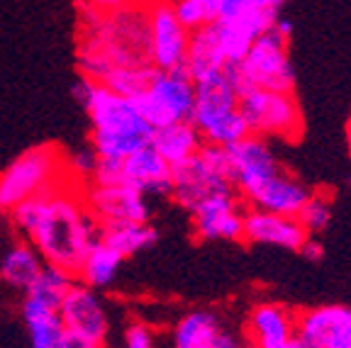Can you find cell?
I'll use <instances>...</instances> for the list:
<instances>
[{
    "instance_id": "obj_1",
    "label": "cell",
    "mask_w": 351,
    "mask_h": 348,
    "mask_svg": "<svg viewBox=\"0 0 351 348\" xmlns=\"http://www.w3.org/2000/svg\"><path fill=\"white\" fill-rule=\"evenodd\" d=\"M8 214L20 239L29 241L47 266L64 268L73 275L100 232L78 180L29 197Z\"/></svg>"
},
{
    "instance_id": "obj_32",
    "label": "cell",
    "mask_w": 351,
    "mask_h": 348,
    "mask_svg": "<svg viewBox=\"0 0 351 348\" xmlns=\"http://www.w3.org/2000/svg\"><path fill=\"white\" fill-rule=\"evenodd\" d=\"M244 346H247L244 334L237 332V329H232L230 324H225V327L219 329V334L213 341V348H244Z\"/></svg>"
},
{
    "instance_id": "obj_23",
    "label": "cell",
    "mask_w": 351,
    "mask_h": 348,
    "mask_svg": "<svg viewBox=\"0 0 351 348\" xmlns=\"http://www.w3.org/2000/svg\"><path fill=\"white\" fill-rule=\"evenodd\" d=\"M149 144L173 169V166L188 161L197 149L203 147V139H200V134H197V129L193 127L191 120H183L156 127L152 132V142Z\"/></svg>"
},
{
    "instance_id": "obj_6",
    "label": "cell",
    "mask_w": 351,
    "mask_h": 348,
    "mask_svg": "<svg viewBox=\"0 0 351 348\" xmlns=\"http://www.w3.org/2000/svg\"><path fill=\"white\" fill-rule=\"evenodd\" d=\"M69 180L76 178L69 173L66 153L59 147L42 144L27 149L0 171V210L10 212L20 202L42 195Z\"/></svg>"
},
{
    "instance_id": "obj_16",
    "label": "cell",
    "mask_w": 351,
    "mask_h": 348,
    "mask_svg": "<svg viewBox=\"0 0 351 348\" xmlns=\"http://www.w3.org/2000/svg\"><path fill=\"white\" fill-rule=\"evenodd\" d=\"M295 312L283 302H256L244 319V341L252 348H283L291 338H295Z\"/></svg>"
},
{
    "instance_id": "obj_18",
    "label": "cell",
    "mask_w": 351,
    "mask_h": 348,
    "mask_svg": "<svg viewBox=\"0 0 351 348\" xmlns=\"http://www.w3.org/2000/svg\"><path fill=\"white\" fill-rule=\"evenodd\" d=\"M171 175L173 169L166 164L159 153L154 151L152 144L137 149L127 158L120 161V183L130 185L142 195H169Z\"/></svg>"
},
{
    "instance_id": "obj_35",
    "label": "cell",
    "mask_w": 351,
    "mask_h": 348,
    "mask_svg": "<svg viewBox=\"0 0 351 348\" xmlns=\"http://www.w3.org/2000/svg\"><path fill=\"white\" fill-rule=\"evenodd\" d=\"M64 348H108V346L105 343L86 341V338H78V336H66Z\"/></svg>"
},
{
    "instance_id": "obj_7",
    "label": "cell",
    "mask_w": 351,
    "mask_h": 348,
    "mask_svg": "<svg viewBox=\"0 0 351 348\" xmlns=\"http://www.w3.org/2000/svg\"><path fill=\"white\" fill-rule=\"evenodd\" d=\"M237 90H293L295 88V73H293L291 56H288V37L276 27L258 34L241 56L239 64L227 66Z\"/></svg>"
},
{
    "instance_id": "obj_33",
    "label": "cell",
    "mask_w": 351,
    "mask_h": 348,
    "mask_svg": "<svg viewBox=\"0 0 351 348\" xmlns=\"http://www.w3.org/2000/svg\"><path fill=\"white\" fill-rule=\"evenodd\" d=\"M78 5L83 10H95V12H110V10H117L122 5H130L125 0H78Z\"/></svg>"
},
{
    "instance_id": "obj_38",
    "label": "cell",
    "mask_w": 351,
    "mask_h": 348,
    "mask_svg": "<svg viewBox=\"0 0 351 348\" xmlns=\"http://www.w3.org/2000/svg\"><path fill=\"white\" fill-rule=\"evenodd\" d=\"M346 144H349V156H351V120H349V127H346Z\"/></svg>"
},
{
    "instance_id": "obj_39",
    "label": "cell",
    "mask_w": 351,
    "mask_h": 348,
    "mask_svg": "<svg viewBox=\"0 0 351 348\" xmlns=\"http://www.w3.org/2000/svg\"><path fill=\"white\" fill-rule=\"evenodd\" d=\"M125 3H130L132 5V3H144V0H125Z\"/></svg>"
},
{
    "instance_id": "obj_5",
    "label": "cell",
    "mask_w": 351,
    "mask_h": 348,
    "mask_svg": "<svg viewBox=\"0 0 351 348\" xmlns=\"http://www.w3.org/2000/svg\"><path fill=\"white\" fill-rule=\"evenodd\" d=\"M191 122L203 144L213 147H230L249 134L239 110V90L227 69L195 81Z\"/></svg>"
},
{
    "instance_id": "obj_26",
    "label": "cell",
    "mask_w": 351,
    "mask_h": 348,
    "mask_svg": "<svg viewBox=\"0 0 351 348\" xmlns=\"http://www.w3.org/2000/svg\"><path fill=\"white\" fill-rule=\"evenodd\" d=\"M29 348H64L66 329L59 312H20Z\"/></svg>"
},
{
    "instance_id": "obj_19",
    "label": "cell",
    "mask_w": 351,
    "mask_h": 348,
    "mask_svg": "<svg viewBox=\"0 0 351 348\" xmlns=\"http://www.w3.org/2000/svg\"><path fill=\"white\" fill-rule=\"evenodd\" d=\"M73 283H76L73 273L44 263L32 285L22 293L20 312H59L61 299Z\"/></svg>"
},
{
    "instance_id": "obj_17",
    "label": "cell",
    "mask_w": 351,
    "mask_h": 348,
    "mask_svg": "<svg viewBox=\"0 0 351 348\" xmlns=\"http://www.w3.org/2000/svg\"><path fill=\"white\" fill-rule=\"evenodd\" d=\"M305 239L307 232L293 214H276L266 212V210H249V207L244 212V236H241V241L298 251L305 244Z\"/></svg>"
},
{
    "instance_id": "obj_28",
    "label": "cell",
    "mask_w": 351,
    "mask_h": 348,
    "mask_svg": "<svg viewBox=\"0 0 351 348\" xmlns=\"http://www.w3.org/2000/svg\"><path fill=\"white\" fill-rule=\"evenodd\" d=\"M295 217L300 222V227L307 232V236H315L319 232H324L329 227V222H332V202H329L327 195L313 192Z\"/></svg>"
},
{
    "instance_id": "obj_20",
    "label": "cell",
    "mask_w": 351,
    "mask_h": 348,
    "mask_svg": "<svg viewBox=\"0 0 351 348\" xmlns=\"http://www.w3.org/2000/svg\"><path fill=\"white\" fill-rule=\"evenodd\" d=\"M44 261L34 246L25 239H12L5 249L0 251V283L10 290L25 293L39 275Z\"/></svg>"
},
{
    "instance_id": "obj_9",
    "label": "cell",
    "mask_w": 351,
    "mask_h": 348,
    "mask_svg": "<svg viewBox=\"0 0 351 348\" xmlns=\"http://www.w3.org/2000/svg\"><path fill=\"white\" fill-rule=\"evenodd\" d=\"M239 110L247 132L261 139H298L302 134V112L293 90H252L239 92Z\"/></svg>"
},
{
    "instance_id": "obj_8",
    "label": "cell",
    "mask_w": 351,
    "mask_h": 348,
    "mask_svg": "<svg viewBox=\"0 0 351 348\" xmlns=\"http://www.w3.org/2000/svg\"><path fill=\"white\" fill-rule=\"evenodd\" d=\"M219 192H234L225 147L203 144L188 161L173 166L169 197H173L183 210L191 212L193 207Z\"/></svg>"
},
{
    "instance_id": "obj_27",
    "label": "cell",
    "mask_w": 351,
    "mask_h": 348,
    "mask_svg": "<svg viewBox=\"0 0 351 348\" xmlns=\"http://www.w3.org/2000/svg\"><path fill=\"white\" fill-rule=\"evenodd\" d=\"M154 69L152 64H139V66H117V69H110L100 83L108 86L110 90L120 92L125 98H137L139 92L147 88V83L152 81L154 76Z\"/></svg>"
},
{
    "instance_id": "obj_30",
    "label": "cell",
    "mask_w": 351,
    "mask_h": 348,
    "mask_svg": "<svg viewBox=\"0 0 351 348\" xmlns=\"http://www.w3.org/2000/svg\"><path fill=\"white\" fill-rule=\"evenodd\" d=\"M169 3L173 15L178 17V22L188 32L205 27V25H210L215 20L213 10L205 5V0H169Z\"/></svg>"
},
{
    "instance_id": "obj_42",
    "label": "cell",
    "mask_w": 351,
    "mask_h": 348,
    "mask_svg": "<svg viewBox=\"0 0 351 348\" xmlns=\"http://www.w3.org/2000/svg\"><path fill=\"white\" fill-rule=\"evenodd\" d=\"M349 185H351V178H349Z\"/></svg>"
},
{
    "instance_id": "obj_12",
    "label": "cell",
    "mask_w": 351,
    "mask_h": 348,
    "mask_svg": "<svg viewBox=\"0 0 351 348\" xmlns=\"http://www.w3.org/2000/svg\"><path fill=\"white\" fill-rule=\"evenodd\" d=\"M147 20H149V59H152V66L154 69H161V71L183 69L191 32L173 15L171 3H166V0L147 3Z\"/></svg>"
},
{
    "instance_id": "obj_31",
    "label": "cell",
    "mask_w": 351,
    "mask_h": 348,
    "mask_svg": "<svg viewBox=\"0 0 351 348\" xmlns=\"http://www.w3.org/2000/svg\"><path fill=\"white\" fill-rule=\"evenodd\" d=\"M120 348H156V334H154V329L142 319L127 321L125 329H122Z\"/></svg>"
},
{
    "instance_id": "obj_36",
    "label": "cell",
    "mask_w": 351,
    "mask_h": 348,
    "mask_svg": "<svg viewBox=\"0 0 351 348\" xmlns=\"http://www.w3.org/2000/svg\"><path fill=\"white\" fill-rule=\"evenodd\" d=\"M283 348H305V343H302V341H300V338H298V336H295V338H291V341L285 343V346H283Z\"/></svg>"
},
{
    "instance_id": "obj_22",
    "label": "cell",
    "mask_w": 351,
    "mask_h": 348,
    "mask_svg": "<svg viewBox=\"0 0 351 348\" xmlns=\"http://www.w3.org/2000/svg\"><path fill=\"white\" fill-rule=\"evenodd\" d=\"M225 69L227 61L222 56V49H219L217 32H215L213 22L200 29H193L191 39H188L186 64H183V71L193 78V83L210 76V73L225 71Z\"/></svg>"
},
{
    "instance_id": "obj_37",
    "label": "cell",
    "mask_w": 351,
    "mask_h": 348,
    "mask_svg": "<svg viewBox=\"0 0 351 348\" xmlns=\"http://www.w3.org/2000/svg\"><path fill=\"white\" fill-rule=\"evenodd\" d=\"M3 229H5V212L0 210V239H3Z\"/></svg>"
},
{
    "instance_id": "obj_40",
    "label": "cell",
    "mask_w": 351,
    "mask_h": 348,
    "mask_svg": "<svg viewBox=\"0 0 351 348\" xmlns=\"http://www.w3.org/2000/svg\"><path fill=\"white\" fill-rule=\"evenodd\" d=\"M144 3H154V0H144ZM166 3H169V0H166Z\"/></svg>"
},
{
    "instance_id": "obj_34",
    "label": "cell",
    "mask_w": 351,
    "mask_h": 348,
    "mask_svg": "<svg viewBox=\"0 0 351 348\" xmlns=\"http://www.w3.org/2000/svg\"><path fill=\"white\" fill-rule=\"evenodd\" d=\"M298 253H300L302 258H307V261H313V263H317V261H322V256H324V249H322V244H319L315 236H307L305 239V244L298 249Z\"/></svg>"
},
{
    "instance_id": "obj_3",
    "label": "cell",
    "mask_w": 351,
    "mask_h": 348,
    "mask_svg": "<svg viewBox=\"0 0 351 348\" xmlns=\"http://www.w3.org/2000/svg\"><path fill=\"white\" fill-rule=\"evenodd\" d=\"M81 76L100 81L117 66L152 64L149 59L147 3H132L110 12L81 8V42H78Z\"/></svg>"
},
{
    "instance_id": "obj_21",
    "label": "cell",
    "mask_w": 351,
    "mask_h": 348,
    "mask_svg": "<svg viewBox=\"0 0 351 348\" xmlns=\"http://www.w3.org/2000/svg\"><path fill=\"white\" fill-rule=\"evenodd\" d=\"M227 321L215 310H191L171 327V348H213L215 336Z\"/></svg>"
},
{
    "instance_id": "obj_13",
    "label": "cell",
    "mask_w": 351,
    "mask_h": 348,
    "mask_svg": "<svg viewBox=\"0 0 351 348\" xmlns=\"http://www.w3.org/2000/svg\"><path fill=\"white\" fill-rule=\"evenodd\" d=\"M247 207L237 192H219L191 210V229L200 241H241Z\"/></svg>"
},
{
    "instance_id": "obj_29",
    "label": "cell",
    "mask_w": 351,
    "mask_h": 348,
    "mask_svg": "<svg viewBox=\"0 0 351 348\" xmlns=\"http://www.w3.org/2000/svg\"><path fill=\"white\" fill-rule=\"evenodd\" d=\"M285 0H210V10L215 20L239 17L249 12H276L278 15Z\"/></svg>"
},
{
    "instance_id": "obj_24",
    "label": "cell",
    "mask_w": 351,
    "mask_h": 348,
    "mask_svg": "<svg viewBox=\"0 0 351 348\" xmlns=\"http://www.w3.org/2000/svg\"><path fill=\"white\" fill-rule=\"evenodd\" d=\"M122 263H125V258L112 246H108L103 239H95L93 246L83 256L81 266H78L73 277H76L78 283L86 285V288L103 293V290H108L117 280V275L122 271Z\"/></svg>"
},
{
    "instance_id": "obj_2",
    "label": "cell",
    "mask_w": 351,
    "mask_h": 348,
    "mask_svg": "<svg viewBox=\"0 0 351 348\" xmlns=\"http://www.w3.org/2000/svg\"><path fill=\"white\" fill-rule=\"evenodd\" d=\"M232 188L249 210H266L276 214L300 212L313 190L295 173L280 164L269 139L247 134L225 147Z\"/></svg>"
},
{
    "instance_id": "obj_25",
    "label": "cell",
    "mask_w": 351,
    "mask_h": 348,
    "mask_svg": "<svg viewBox=\"0 0 351 348\" xmlns=\"http://www.w3.org/2000/svg\"><path fill=\"white\" fill-rule=\"evenodd\" d=\"M98 239H103L108 246L120 253L122 258H132L152 249L159 239V232L152 227V222H115V224H100Z\"/></svg>"
},
{
    "instance_id": "obj_15",
    "label": "cell",
    "mask_w": 351,
    "mask_h": 348,
    "mask_svg": "<svg viewBox=\"0 0 351 348\" xmlns=\"http://www.w3.org/2000/svg\"><path fill=\"white\" fill-rule=\"evenodd\" d=\"M295 336L305 348H351V307L322 305L300 312Z\"/></svg>"
},
{
    "instance_id": "obj_10",
    "label": "cell",
    "mask_w": 351,
    "mask_h": 348,
    "mask_svg": "<svg viewBox=\"0 0 351 348\" xmlns=\"http://www.w3.org/2000/svg\"><path fill=\"white\" fill-rule=\"evenodd\" d=\"M130 100H134L142 117L152 125V129H156V127L171 125V122L191 120L195 83L183 69H173V71L156 69L147 88L137 98Z\"/></svg>"
},
{
    "instance_id": "obj_11",
    "label": "cell",
    "mask_w": 351,
    "mask_h": 348,
    "mask_svg": "<svg viewBox=\"0 0 351 348\" xmlns=\"http://www.w3.org/2000/svg\"><path fill=\"white\" fill-rule=\"evenodd\" d=\"M59 316L69 336L108 343L112 321H110L108 305H105L103 295L98 290L86 288V285L76 280L71 285V290L61 299Z\"/></svg>"
},
{
    "instance_id": "obj_41",
    "label": "cell",
    "mask_w": 351,
    "mask_h": 348,
    "mask_svg": "<svg viewBox=\"0 0 351 348\" xmlns=\"http://www.w3.org/2000/svg\"><path fill=\"white\" fill-rule=\"evenodd\" d=\"M244 348H252V346H244Z\"/></svg>"
},
{
    "instance_id": "obj_14",
    "label": "cell",
    "mask_w": 351,
    "mask_h": 348,
    "mask_svg": "<svg viewBox=\"0 0 351 348\" xmlns=\"http://www.w3.org/2000/svg\"><path fill=\"white\" fill-rule=\"evenodd\" d=\"M83 197L98 224L115 222H149L152 207L147 195L137 192L125 183L115 185H83Z\"/></svg>"
},
{
    "instance_id": "obj_4",
    "label": "cell",
    "mask_w": 351,
    "mask_h": 348,
    "mask_svg": "<svg viewBox=\"0 0 351 348\" xmlns=\"http://www.w3.org/2000/svg\"><path fill=\"white\" fill-rule=\"evenodd\" d=\"M73 98L90 120V149L98 158L122 161L152 142L154 129L134 100L86 76L73 83Z\"/></svg>"
}]
</instances>
